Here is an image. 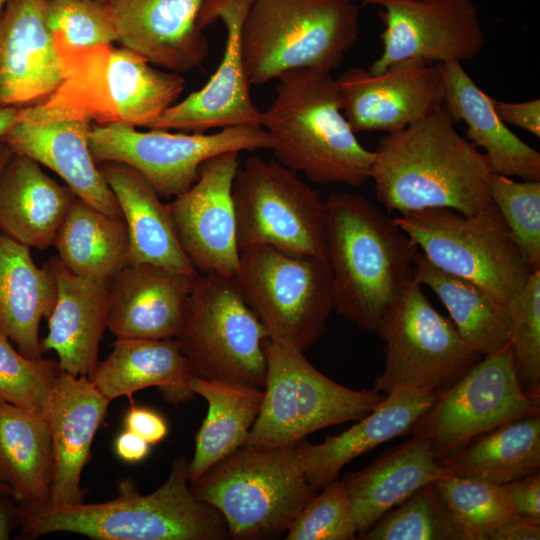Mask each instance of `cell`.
<instances>
[{"instance_id":"obj_46","label":"cell","mask_w":540,"mask_h":540,"mask_svg":"<svg viewBox=\"0 0 540 540\" xmlns=\"http://www.w3.org/2000/svg\"><path fill=\"white\" fill-rule=\"evenodd\" d=\"M125 429L129 430L150 445L161 442L168 434V425L165 418L158 412L132 405L124 418Z\"/></svg>"},{"instance_id":"obj_21","label":"cell","mask_w":540,"mask_h":540,"mask_svg":"<svg viewBox=\"0 0 540 540\" xmlns=\"http://www.w3.org/2000/svg\"><path fill=\"white\" fill-rule=\"evenodd\" d=\"M46 3L9 0L0 14V107L40 103L63 81V62L46 24Z\"/></svg>"},{"instance_id":"obj_45","label":"cell","mask_w":540,"mask_h":540,"mask_svg":"<svg viewBox=\"0 0 540 540\" xmlns=\"http://www.w3.org/2000/svg\"><path fill=\"white\" fill-rule=\"evenodd\" d=\"M522 518L540 522V471H536L504 485Z\"/></svg>"},{"instance_id":"obj_2","label":"cell","mask_w":540,"mask_h":540,"mask_svg":"<svg viewBox=\"0 0 540 540\" xmlns=\"http://www.w3.org/2000/svg\"><path fill=\"white\" fill-rule=\"evenodd\" d=\"M325 206L333 309L377 333L383 316L414 279L419 248L394 218L357 193H331Z\"/></svg>"},{"instance_id":"obj_17","label":"cell","mask_w":540,"mask_h":540,"mask_svg":"<svg viewBox=\"0 0 540 540\" xmlns=\"http://www.w3.org/2000/svg\"><path fill=\"white\" fill-rule=\"evenodd\" d=\"M91 123L70 110L42 101L19 108L17 120L0 140L13 153L52 170L78 198L108 215L122 217L90 151Z\"/></svg>"},{"instance_id":"obj_48","label":"cell","mask_w":540,"mask_h":540,"mask_svg":"<svg viewBox=\"0 0 540 540\" xmlns=\"http://www.w3.org/2000/svg\"><path fill=\"white\" fill-rule=\"evenodd\" d=\"M115 452L127 463H138L148 456L150 444L137 434L125 429L115 440Z\"/></svg>"},{"instance_id":"obj_27","label":"cell","mask_w":540,"mask_h":540,"mask_svg":"<svg viewBox=\"0 0 540 540\" xmlns=\"http://www.w3.org/2000/svg\"><path fill=\"white\" fill-rule=\"evenodd\" d=\"M443 84V107L453 120L467 125V138L481 147L493 174L540 180V153L516 136L499 118L494 100L461 62L437 64Z\"/></svg>"},{"instance_id":"obj_30","label":"cell","mask_w":540,"mask_h":540,"mask_svg":"<svg viewBox=\"0 0 540 540\" xmlns=\"http://www.w3.org/2000/svg\"><path fill=\"white\" fill-rule=\"evenodd\" d=\"M446 475L429 442L410 436L342 480L350 498L359 538L384 514L421 486Z\"/></svg>"},{"instance_id":"obj_43","label":"cell","mask_w":540,"mask_h":540,"mask_svg":"<svg viewBox=\"0 0 540 540\" xmlns=\"http://www.w3.org/2000/svg\"><path fill=\"white\" fill-rule=\"evenodd\" d=\"M490 196L532 270L540 269V180L491 174Z\"/></svg>"},{"instance_id":"obj_42","label":"cell","mask_w":540,"mask_h":540,"mask_svg":"<svg viewBox=\"0 0 540 540\" xmlns=\"http://www.w3.org/2000/svg\"><path fill=\"white\" fill-rule=\"evenodd\" d=\"M60 372L58 361L27 358L0 332V401L46 418Z\"/></svg>"},{"instance_id":"obj_29","label":"cell","mask_w":540,"mask_h":540,"mask_svg":"<svg viewBox=\"0 0 540 540\" xmlns=\"http://www.w3.org/2000/svg\"><path fill=\"white\" fill-rule=\"evenodd\" d=\"M97 164L127 227L130 264L148 263L196 277L199 273L178 241L168 205L154 188L123 163Z\"/></svg>"},{"instance_id":"obj_36","label":"cell","mask_w":540,"mask_h":540,"mask_svg":"<svg viewBox=\"0 0 540 540\" xmlns=\"http://www.w3.org/2000/svg\"><path fill=\"white\" fill-rule=\"evenodd\" d=\"M439 464L448 475L496 485L540 471V415L483 433Z\"/></svg>"},{"instance_id":"obj_6","label":"cell","mask_w":540,"mask_h":540,"mask_svg":"<svg viewBox=\"0 0 540 540\" xmlns=\"http://www.w3.org/2000/svg\"><path fill=\"white\" fill-rule=\"evenodd\" d=\"M189 483L196 499L222 514L236 540L283 534L317 490L305 477L296 446H242Z\"/></svg>"},{"instance_id":"obj_1","label":"cell","mask_w":540,"mask_h":540,"mask_svg":"<svg viewBox=\"0 0 540 540\" xmlns=\"http://www.w3.org/2000/svg\"><path fill=\"white\" fill-rule=\"evenodd\" d=\"M373 152L369 179L389 213L450 208L474 215L496 207L485 155L458 133L443 106L386 133Z\"/></svg>"},{"instance_id":"obj_13","label":"cell","mask_w":540,"mask_h":540,"mask_svg":"<svg viewBox=\"0 0 540 540\" xmlns=\"http://www.w3.org/2000/svg\"><path fill=\"white\" fill-rule=\"evenodd\" d=\"M239 251L258 245L326 259V206L278 161L250 156L232 188Z\"/></svg>"},{"instance_id":"obj_50","label":"cell","mask_w":540,"mask_h":540,"mask_svg":"<svg viewBox=\"0 0 540 540\" xmlns=\"http://www.w3.org/2000/svg\"><path fill=\"white\" fill-rule=\"evenodd\" d=\"M9 497L8 494L0 493V540L8 539L11 531L19 524V507Z\"/></svg>"},{"instance_id":"obj_9","label":"cell","mask_w":540,"mask_h":540,"mask_svg":"<svg viewBox=\"0 0 540 540\" xmlns=\"http://www.w3.org/2000/svg\"><path fill=\"white\" fill-rule=\"evenodd\" d=\"M393 218L431 264L476 284L504 307L534 271L496 207L474 215L428 208Z\"/></svg>"},{"instance_id":"obj_19","label":"cell","mask_w":540,"mask_h":540,"mask_svg":"<svg viewBox=\"0 0 540 540\" xmlns=\"http://www.w3.org/2000/svg\"><path fill=\"white\" fill-rule=\"evenodd\" d=\"M239 152L205 161L195 183L167 204L178 241L199 274L234 277L239 265L233 182Z\"/></svg>"},{"instance_id":"obj_47","label":"cell","mask_w":540,"mask_h":540,"mask_svg":"<svg viewBox=\"0 0 540 540\" xmlns=\"http://www.w3.org/2000/svg\"><path fill=\"white\" fill-rule=\"evenodd\" d=\"M495 111L505 124L522 128L540 137V100L504 102L494 100Z\"/></svg>"},{"instance_id":"obj_41","label":"cell","mask_w":540,"mask_h":540,"mask_svg":"<svg viewBox=\"0 0 540 540\" xmlns=\"http://www.w3.org/2000/svg\"><path fill=\"white\" fill-rule=\"evenodd\" d=\"M505 313L518 381L540 398V269L529 274Z\"/></svg>"},{"instance_id":"obj_8","label":"cell","mask_w":540,"mask_h":540,"mask_svg":"<svg viewBox=\"0 0 540 540\" xmlns=\"http://www.w3.org/2000/svg\"><path fill=\"white\" fill-rule=\"evenodd\" d=\"M263 348V401L243 446H296L317 430L361 419L386 397L373 388L354 390L333 381L294 348L269 339Z\"/></svg>"},{"instance_id":"obj_34","label":"cell","mask_w":540,"mask_h":540,"mask_svg":"<svg viewBox=\"0 0 540 540\" xmlns=\"http://www.w3.org/2000/svg\"><path fill=\"white\" fill-rule=\"evenodd\" d=\"M58 259L74 274L108 282L130 264L122 217L108 215L76 197L55 236Z\"/></svg>"},{"instance_id":"obj_31","label":"cell","mask_w":540,"mask_h":540,"mask_svg":"<svg viewBox=\"0 0 540 540\" xmlns=\"http://www.w3.org/2000/svg\"><path fill=\"white\" fill-rule=\"evenodd\" d=\"M191 373L175 339L117 338L89 377L109 401L156 387L173 403L190 400Z\"/></svg>"},{"instance_id":"obj_15","label":"cell","mask_w":540,"mask_h":540,"mask_svg":"<svg viewBox=\"0 0 540 540\" xmlns=\"http://www.w3.org/2000/svg\"><path fill=\"white\" fill-rule=\"evenodd\" d=\"M535 415H540V398L521 387L508 342L483 356L440 394L415 422L409 435L426 439L441 462L477 436L507 422Z\"/></svg>"},{"instance_id":"obj_16","label":"cell","mask_w":540,"mask_h":540,"mask_svg":"<svg viewBox=\"0 0 540 540\" xmlns=\"http://www.w3.org/2000/svg\"><path fill=\"white\" fill-rule=\"evenodd\" d=\"M380 7L383 49L368 70L381 73L406 60L437 64L474 59L485 45L471 0H363Z\"/></svg>"},{"instance_id":"obj_12","label":"cell","mask_w":540,"mask_h":540,"mask_svg":"<svg viewBox=\"0 0 540 540\" xmlns=\"http://www.w3.org/2000/svg\"><path fill=\"white\" fill-rule=\"evenodd\" d=\"M384 370L373 389L388 395L401 388L440 395L483 357L440 314L413 279L383 316Z\"/></svg>"},{"instance_id":"obj_11","label":"cell","mask_w":540,"mask_h":540,"mask_svg":"<svg viewBox=\"0 0 540 540\" xmlns=\"http://www.w3.org/2000/svg\"><path fill=\"white\" fill-rule=\"evenodd\" d=\"M234 278L269 340L304 352L325 333L333 309L327 260L252 246L239 251Z\"/></svg>"},{"instance_id":"obj_55","label":"cell","mask_w":540,"mask_h":540,"mask_svg":"<svg viewBox=\"0 0 540 540\" xmlns=\"http://www.w3.org/2000/svg\"><path fill=\"white\" fill-rule=\"evenodd\" d=\"M96 1L108 2L109 0H96Z\"/></svg>"},{"instance_id":"obj_53","label":"cell","mask_w":540,"mask_h":540,"mask_svg":"<svg viewBox=\"0 0 540 540\" xmlns=\"http://www.w3.org/2000/svg\"><path fill=\"white\" fill-rule=\"evenodd\" d=\"M0 493L8 494V495L11 496V490H10V488H9L6 484H4V483H2V482H0ZM11 497H12V496H11Z\"/></svg>"},{"instance_id":"obj_25","label":"cell","mask_w":540,"mask_h":540,"mask_svg":"<svg viewBox=\"0 0 540 540\" xmlns=\"http://www.w3.org/2000/svg\"><path fill=\"white\" fill-rule=\"evenodd\" d=\"M48 264L56 282V299L47 318L43 353L54 351L62 371L90 377L96 369L100 341L106 326L109 281L80 277L54 256Z\"/></svg>"},{"instance_id":"obj_22","label":"cell","mask_w":540,"mask_h":540,"mask_svg":"<svg viewBox=\"0 0 540 540\" xmlns=\"http://www.w3.org/2000/svg\"><path fill=\"white\" fill-rule=\"evenodd\" d=\"M205 0H109L118 42L154 66L183 73L209 52L198 24Z\"/></svg>"},{"instance_id":"obj_38","label":"cell","mask_w":540,"mask_h":540,"mask_svg":"<svg viewBox=\"0 0 540 540\" xmlns=\"http://www.w3.org/2000/svg\"><path fill=\"white\" fill-rule=\"evenodd\" d=\"M433 483L464 540H493L520 518L504 485L448 474Z\"/></svg>"},{"instance_id":"obj_52","label":"cell","mask_w":540,"mask_h":540,"mask_svg":"<svg viewBox=\"0 0 540 540\" xmlns=\"http://www.w3.org/2000/svg\"><path fill=\"white\" fill-rule=\"evenodd\" d=\"M12 155L13 151L0 140V172Z\"/></svg>"},{"instance_id":"obj_32","label":"cell","mask_w":540,"mask_h":540,"mask_svg":"<svg viewBox=\"0 0 540 540\" xmlns=\"http://www.w3.org/2000/svg\"><path fill=\"white\" fill-rule=\"evenodd\" d=\"M56 299L48 262L38 267L30 248L0 232V332L25 357H43L39 327Z\"/></svg>"},{"instance_id":"obj_39","label":"cell","mask_w":540,"mask_h":540,"mask_svg":"<svg viewBox=\"0 0 540 540\" xmlns=\"http://www.w3.org/2000/svg\"><path fill=\"white\" fill-rule=\"evenodd\" d=\"M360 539L464 540L433 482L384 514Z\"/></svg>"},{"instance_id":"obj_51","label":"cell","mask_w":540,"mask_h":540,"mask_svg":"<svg viewBox=\"0 0 540 540\" xmlns=\"http://www.w3.org/2000/svg\"><path fill=\"white\" fill-rule=\"evenodd\" d=\"M14 107H0V138L13 126L18 116Z\"/></svg>"},{"instance_id":"obj_28","label":"cell","mask_w":540,"mask_h":540,"mask_svg":"<svg viewBox=\"0 0 540 540\" xmlns=\"http://www.w3.org/2000/svg\"><path fill=\"white\" fill-rule=\"evenodd\" d=\"M77 196L33 159L13 153L0 172V232L47 249Z\"/></svg>"},{"instance_id":"obj_18","label":"cell","mask_w":540,"mask_h":540,"mask_svg":"<svg viewBox=\"0 0 540 540\" xmlns=\"http://www.w3.org/2000/svg\"><path fill=\"white\" fill-rule=\"evenodd\" d=\"M252 0H205L198 24L205 29L218 19L226 27L223 57L209 81L170 106L150 129L204 133L215 128L260 126L261 111L250 96L244 67L241 31Z\"/></svg>"},{"instance_id":"obj_23","label":"cell","mask_w":540,"mask_h":540,"mask_svg":"<svg viewBox=\"0 0 540 540\" xmlns=\"http://www.w3.org/2000/svg\"><path fill=\"white\" fill-rule=\"evenodd\" d=\"M196 277L128 264L109 280L107 328L117 338L175 339Z\"/></svg>"},{"instance_id":"obj_44","label":"cell","mask_w":540,"mask_h":540,"mask_svg":"<svg viewBox=\"0 0 540 540\" xmlns=\"http://www.w3.org/2000/svg\"><path fill=\"white\" fill-rule=\"evenodd\" d=\"M287 540H353L358 526L342 480L335 479L315 494L286 531Z\"/></svg>"},{"instance_id":"obj_24","label":"cell","mask_w":540,"mask_h":540,"mask_svg":"<svg viewBox=\"0 0 540 540\" xmlns=\"http://www.w3.org/2000/svg\"><path fill=\"white\" fill-rule=\"evenodd\" d=\"M109 403L88 377L59 373L46 414L53 456L49 502H84L81 474Z\"/></svg>"},{"instance_id":"obj_10","label":"cell","mask_w":540,"mask_h":540,"mask_svg":"<svg viewBox=\"0 0 540 540\" xmlns=\"http://www.w3.org/2000/svg\"><path fill=\"white\" fill-rule=\"evenodd\" d=\"M266 339L234 277L197 275L175 337L191 375L263 389Z\"/></svg>"},{"instance_id":"obj_14","label":"cell","mask_w":540,"mask_h":540,"mask_svg":"<svg viewBox=\"0 0 540 540\" xmlns=\"http://www.w3.org/2000/svg\"><path fill=\"white\" fill-rule=\"evenodd\" d=\"M89 146L96 163L118 162L137 171L160 197H176L197 180L208 159L231 151L272 149L261 126L241 125L216 133L140 131L124 123L91 126Z\"/></svg>"},{"instance_id":"obj_26","label":"cell","mask_w":540,"mask_h":540,"mask_svg":"<svg viewBox=\"0 0 540 540\" xmlns=\"http://www.w3.org/2000/svg\"><path fill=\"white\" fill-rule=\"evenodd\" d=\"M437 398L414 389H396L344 432L327 435L319 444L301 440L296 450L306 479L316 489H322L337 479L340 470L353 459L393 438L409 435Z\"/></svg>"},{"instance_id":"obj_33","label":"cell","mask_w":540,"mask_h":540,"mask_svg":"<svg viewBox=\"0 0 540 540\" xmlns=\"http://www.w3.org/2000/svg\"><path fill=\"white\" fill-rule=\"evenodd\" d=\"M190 388L208 403L207 415L195 436L188 463L189 482L200 478L247 440L263 401V390L191 375Z\"/></svg>"},{"instance_id":"obj_3","label":"cell","mask_w":540,"mask_h":540,"mask_svg":"<svg viewBox=\"0 0 540 540\" xmlns=\"http://www.w3.org/2000/svg\"><path fill=\"white\" fill-rule=\"evenodd\" d=\"M188 483L187 459L179 457L167 480L150 494H140L132 481L125 480L119 484V496L103 503H23L18 505V525L26 538L54 532L97 540L230 538L222 514L196 499Z\"/></svg>"},{"instance_id":"obj_5","label":"cell","mask_w":540,"mask_h":540,"mask_svg":"<svg viewBox=\"0 0 540 540\" xmlns=\"http://www.w3.org/2000/svg\"><path fill=\"white\" fill-rule=\"evenodd\" d=\"M359 35L353 0H252L241 46L250 86L301 68L331 72Z\"/></svg>"},{"instance_id":"obj_4","label":"cell","mask_w":540,"mask_h":540,"mask_svg":"<svg viewBox=\"0 0 540 540\" xmlns=\"http://www.w3.org/2000/svg\"><path fill=\"white\" fill-rule=\"evenodd\" d=\"M278 80L276 96L260 120L277 161L316 183H365L374 152L359 142L345 118L331 72L301 68Z\"/></svg>"},{"instance_id":"obj_49","label":"cell","mask_w":540,"mask_h":540,"mask_svg":"<svg viewBox=\"0 0 540 540\" xmlns=\"http://www.w3.org/2000/svg\"><path fill=\"white\" fill-rule=\"evenodd\" d=\"M540 522L518 518L501 528L493 537V540H539Z\"/></svg>"},{"instance_id":"obj_35","label":"cell","mask_w":540,"mask_h":540,"mask_svg":"<svg viewBox=\"0 0 540 540\" xmlns=\"http://www.w3.org/2000/svg\"><path fill=\"white\" fill-rule=\"evenodd\" d=\"M53 456L46 418L0 401V482L19 504L49 500Z\"/></svg>"},{"instance_id":"obj_40","label":"cell","mask_w":540,"mask_h":540,"mask_svg":"<svg viewBox=\"0 0 540 540\" xmlns=\"http://www.w3.org/2000/svg\"><path fill=\"white\" fill-rule=\"evenodd\" d=\"M45 19L59 54L113 45L118 41L107 2L47 0Z\"/></svg>"},{"instance_id":"obj_20","label":"cell","mask_w":540,"mask_h":540,"mask_svg":"<svg viewBox=\"0 0 540 540\" xmlns=\"http://www.w3.org/2000/svg\"><path fill=\"white\" fill-rule=\"evenodd\" d=\"M336 83L355 133L402 130L443 106L438 65L426 61H402L377 74L355 67Z\"/></svg>"},{"instance_id":"obj_37","label":"cell","mask_w":540,"mask_h":540,"mask_svg":"<svg viewBox=\"0 0 540 540\" xmlns=\"http://www.w3.org/2000/svg\"><path fill=\"white\" fill-rule=\"evenodd\" d=\"M413 277L435 293L461 338L476 352L486 356L509 342L505 307L476 284L435 267L420 250Z\"/></svg>"},{"instance_id":"obj_7","label":"cell","mask_w":540,"mask_h":540,"mask_svg":"<svg viewBox=\"0 0 540 540\" xmlns=\"http://www.w3.org/2000/svg\"><path fill=\"white\" fill-rule=\"evenodd\" d=\"M64 78L44 101L97 124L151 127L184 90L180 74L157 69L124 46L60 54Z\"/></svg>"},{"instance_id":"obj_54","label":"cell","mask_w":540,"mask_h":540,"mask_svg":"<svg viewBox=\"0 0 540 540\" xmlns=\"http://www.w3.org/2000/svg\"><path fill=\"white\" fill-rule=\"evenodd\" d=\"M9 0H0V14Z\"/></svg>"}]
</instances>
